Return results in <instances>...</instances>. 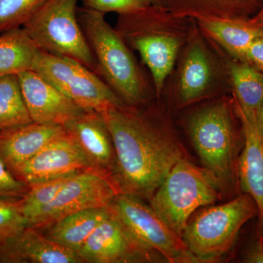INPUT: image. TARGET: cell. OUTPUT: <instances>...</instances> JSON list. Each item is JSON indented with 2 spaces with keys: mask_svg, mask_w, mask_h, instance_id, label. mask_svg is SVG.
Returning <instances> with one entry per match:
<instances>
[{
  "mask_svg": "<svg viewBox=\"0 0 263 263\" xmlns=\"http://www.w3.org/2000/svg\"><path fill=\"white\" fill-rule=\"evenodd\" d=\"M0 262L8 263H84L75 251L59 245L27 227L0 245Z\"/></svg>",
  "mask_w": 263,
  "mask_h": 263,
  "instance_id": "obj_17",
  "label": "cell"
},
{
  "mask_svg": "<svg viewBox=\"0 0 263 263\" xmlns=\"http://www.w3.org/2000/svg\"><path fill=\"white\" fill-rule=\"evenodd\" d=\"M45 0H0V33L21 27Z\"/></svg>",
  "mask_w": 263,
  "mask_h": 263,
  "instance_id": "obj_26",
  "label": "cell"
},
{
  "mask_svg": "<svg viewBox=\"0 0 263 263\" xmlns=\"http://www.w3.org/2000/svg\"><path fill=\"white\" fill-rule=\"evenodd\" d=\"M228 63L235 103L246 117L257 123L263 103V72L230 57Z\"/></svg>",
  "mask_w": 263,
  "mask_h": 263,
  "instance_id": "obj_22",
  "label": "cell"
},
{
  "mask_svg": "<svg viewBox=\"0 0 263 263\" xmlns=\"http://www.w3.org/2000/svg\"><path fill=\"white\" fill-rule=\"evenodd\" d=\"M32 70L84 110L102 114L111 107L125 104L96 72L73 59L39 50Z\"/></svg>",
  "mask_w": 263,
  "mask_h": 263,
  "instance_id": "obj_9",
  "label": "cell"
},
{
  "mask_svg": "<svg viewBox=\"0 0 263 263\" xmlns=\"http://www.w3.org/2000/svg\"><path fill=\"white\" fill-rule=\"evenodd\" d=\"M17 76L33 122L65 126L86 110L35 71H25Z\"/></svg>",
  "mask_w": 263,
  "mask_h": 263,
  "instance_id": "obj_14",
  "label": "cell"
},
{
  "mask_svg": "<svg viewBox=\"0 0 263 263\" xmlns=\"http://www.w3.org/2000/svg\"><path fill=\"white\" fill-rule=\"evenodd\" d=\"M79 0H45L23 29L41 51L69 57L98 72V67L78 17Z\"/></svg>",
  "mask_w": 263,
  "mask_h": 263,
  "instance_id": "obj_8",
  "label": "cell"
},
{
  "mask_svg": "<svg viewBox=\"0 0 263 263\" xmlns=\"http://www.w3.org/2000/svg\"><path fill=\"white\" fill-rule=\"evenodd\" d=\"M64 127L82 151L91 168L111 176L115 148L103 116L95 110H85Z\"/></svg>",
  "mask_w": 263,
  "mask_h": 263,
  "instance_id": "obj_15",
  "label": "cell"
},
{
  "mask_svg": "<svg viewBox=\"0 0 263 263\" xmlns=\"http://www.w3.org/2000/svg\"><path fill=\"white\" fill-rule=\"evenodd\" d=\"M235 105L245 135V145L238 159V184L242 193L249 194L257 205V238L263 235V135L257 122L246 117L235 102Z\"/></svg>",
  "mask_w": 263,
  "mask_h": 263,
  "instance_id": "obj_16",
  "label": "cell"
},
{
  "mask_svg": "<svg viewBox=\"0 0 263 263\" xmlns=\"http://www.w3.org/2000/svg\"><path fill=\"white\" fill-rule=\"evenodd\" d=\"M257 127L261 134L263 135V103L259 110L258 119H257Z\"/></svg>",
  "mask_w": 263,
  "mask_h": 263,
  "instance_id": "obj_33",
  "label": "cell"
},
{
  "mask_svg": "<svg viewBox=\"0 0 263 263\" xmlns=\"http://www.w3.org/2000/svg\"><path fill=\"white\" fill-rule=\"evenodd\" d=\"M86 8L103 13L115 12L127 14L141 9L147 5L143 0H83Z\"/></svg>",
  "mask_w": 263,
  "mask_h": 263,
  "instance_id": "obj_28",
  "label": "cell"
},
{
  "mask_svg": "<svg viewBox=\"0 0 263 263\" xmlns=\"http://www.w3.org/2000/svg\"><path fill=\"white\" fill-rule=\"evenodd\" d=\"M119 194L110 175L87 169L72 176L55 198L29 222V228H46L74 213L107 207Z\"/></svg>",
  "mask_w": 263,
  "mask_h": 263,
  "instance_id": "obj_11",
  "label": "cell"
},
{
  "mask_svg": "<svg viewBox=\"0 0 263 263\" xmlns=\"http://www.w3.org/2000/svg\"><path fill=\"white\" fill-rule=\"evenodd\" d=\"M78 17L105 83L128 105H144L148 83L127 43L105 18V13L78 8Z\"/></svg>",
  "mask_w": 263,
  "mask_h": 263,
  "instance_id": "obj_4",
  "label": "cell"
},
{
  "mask_svg": "<svg viewBox=\"0 0 263 263\" xmlns=\"http://www.w3.org/2000/svg\"><path fill=\"white\" fill-rule=\"evenodd\" d=\"M246 63L263 72V34L251 45L247 52Z\"/></svg>",
  "mask_w": 263,
  "mask_h": 263,
  "instance_id": "obj_30",
  "label": "cell"
},
{
  "mask_svg": "<svg viewBox=\"0 0 263 263\" xmlns=\"http://www.w3.org/2000/svg\"><path fill=\"white\" fill-rule=\"evenodd\" d=\"M38 51L23 27L0 33V77L32 70Z\"/></svg>",
  "mask_w": 263,
  "mask_h": 263,
  "instance_id": "obj_23",
  "label": "cell"
},
{
  "mask_svg": "<svg viewBox=\"0 0 263 263\" xmlns=\"http://www.w3.org/2000/svg\"><path fill=\"white\" fill-rule=\"evenodd\" d=\"M147 5H156L157 0H143Z\"/></svg>",
  "mask_w": 263,
  "mask_h": 263,
  "instance_id": "obj_34",
  "label": "cell"
},
{
  "mask_svg": "<svg viewBox=\"0 0 263 263\" xmlns=\"http://www.w3.org/2000/svg\"><path fill=\"white\" fill-rule=\"evenodd\" d=\"M127 104L100 114L111 135L116 162L112 179L119 194L149 200L187 152L164 109Z\"/></svg>",
  "mask_w": 263,
  "mask_h": 263,
  "instance_id": "obj_1",
  "label": "cell"
},
{
  "mask_svg": "<svg viewBox=\"0 0 263 263\" xmlns=\"http://www.w3.org/2000/svg\"><path fill=\"white\" fill-rule=\"evenodd\" d=\"M77 253L84 263L166 262L160 254L138 239L113 211Z\"/></svg>",
  "mask_w": 263,
  "mask_h": 263,
  "instance_id": "obj_12",
  "label": "cell"
},
{
  "mask_svg": "<svg viewBox=\"0 0 263 263\" xmlns=\"http://www.w3.org/2000/svg\"><path fill=\"white\" fill-rule=\"evenodd\" d=\"M257 240H258V242L259 243H260V245H262L263 247V235H261L259 238H257Z\"/></svg>",
  "mask_w": 263,
  "mask_h": 263,
  "instance_id": "obj_35",
  "label": "cell"
},
{
  "mask_svg": "<svg viewBox=\"0 0 263 263\" xmlns=\"http://www.w3.org/2000/svg\"><path fill=\"white\" fill-rule=\"evenodd\" d=\"M111 214L110 205L74 213L44 228H47L44 235L77 252L95 229Z\"/></svg>",
  "mask_w": 263,
  "mask_h": 263,
  "instance_id": "obj_21",
  "label": "cell"
},
{
  "mask_svg": "<svg viewBox=\"0 0 263 263\" xmlns=\"http://www.w3.org/2000/svg\"><path fill=\"white\" fill-rule=\"evenodd\" d=\"M76 174L41 181L29 186L28 192L20 199L21 210L27 221V227L38 213L55 198L66 182Z\"/></svg>",
  "mask_w": 263,
  "mask_h": 263,
  "instance_id": "obj_25",
  "label": "cell"
},
{
  "mask_svg": "<svg viewBox=\"0 0 263 263\" xmlns=\"http://www.w3.org/2000/svg\"><path fill=\"white\" fill-rule=\"evenodd\" d=\"M67 133L59 124L32 122L0 130V158L13 172L43 147Z\"/></svg>",
  "mask_w": 263,
  "mask_h": 263,
  "instance_id": "obj_18",
  "label": "cell"
},
{
  "mask_svg": "<svg viewBox=\"0 0 263 263\" xmlns=\"http://www.w3.org/2000/svg\"><path fill=\"white\" fill-rule=\"evenodd\" d=\"M187 128L202 163L219 180L224 193L239 188L238 164L245 135L233 95L202 104L190 115Z\"/></svg>",
  "mask_w": 263,
  "mask_h": 263,
  "instance_id": "obj_3",
  "label": "cell"
},
{
  "mask_svg": "<svg viewBox=\"0 0 263 263\" xmlns=\"http://www.w3.org/2000/svg\"><path fill=\"white\" fill-rule=\"evenodd\" d=\"M92 169L72 137L65 134L52 140L13 172L27 186Z\"/></svg>",
  "mask_w": 263,
  "mask_h": 263,
  "instance_id": "obj_13",
  "label": "cell"
},
{
  "mask_svg": "<svg viewBox=\"0 0 263 263\" xmlns=\"http://www.w3.org/2000/svg\"><path fill=\"white\" fill-rule=\"evenodd\" d=\"M224 188L215 175L190 158L177 162L151 197L150 206L179 236L194 213L214 205Z\"/></svg>",
  "mask_w": 263,
  "mask_h": 263,
  "instance_id": "obj_6",
  "label": "cell"
},
{
  "mask_svg": "<svg viewBox=\"0 0 263 263\" xmlns=\"http://www.w3.org/2000/svg\"><path fill=\"white\" fill-rule=\"evenodd\" d=\"M243 262L249 263H263V247L258 240L246 252Z\"/></svg>",
  "mask_w": 263,
  "mask_h": 263,
  "instance_id": "obj_31",
  "label": "cell"
},
{
  "mask_svg": "<svg viewBox=\"0 0 263 263\" xmlns=\"http://www.w3.org/2000/svg\"><path fill=\"white\" fill-rule=\"evenodd\" d=\"M28 190L29 186L16 179L0 158V198H22Z\"/></svg>",
  "mask_w": 263,
  "mask_h": 263,
  "instance_id": "obj_29",
  "label": "cell"
},
{
  "mask_svg": "<svg viewBox=\"0 0 263 263\" xmlns=\"http://www.w3.org/2000/svg\"><path fill=\"white\" fill-rule=\"evenodd\" d=\"M110 209L138 239L160 254L170 263H200L182 238L173 231L144 200L118 194Z\"/></svg>",
  "mask_w": 263,
  "mask_h": 263,
  "instance_id": "obj_10",
  "label": "cell"
},
{
  "mask_svg": "<svg viewBox=\"0 0 263 263\" xmlns=\"http://www.w3.org/2000/svg\"><path fill=\"white\" fill-rule=\"evenodd\" d=\"M197 27L195 19L176 16L159 5H146L119 15L115 29L128 46L141 55L160 99L181 50Z\"/></svg>",
  "mask_w": 263,
  "mask_h": 263,
  "instance_id": "obj_2",
  "label": "cell"
},
{
  "mask_svg": "<svg viewBox=\"0 0 263 263\" xmlns=\"http://www.w3.org/2000/svg\"><path fill=\"white\" fill-rule=\"evenodd\" d=\"M195 21L202 32L230 58L245 63L251 45L263 34L262 27L254 24L251 18H202Z\"/></svg>",
  "mask_w": 263,
  "mask_h": 263,
  "instance_id": "obj_19",
  "label": "cell"
},
{
  "mask_svg": "<svg viewBox=\"0 0 263 263\" xmlns=\"http://www.w3.org/2000/svg\"><path fill=\"white\" fill-rule=\"evenodd\" d=\"M20 199L0 198V245L27 227L21 210Z\"/></svg>",
  "mask_w": 263,
  "mask_h": 263,
  "instance_id": "obj_27",
  "label": "cell"
},
{
  "mask_svg": "<svg viewBox=\"0 0 263 263\" xmlns=\"http://www.w3.org/2000/svg\"><path fill=\"white\" fill-rule=\"evenodd\" d=\"M32 122L18 76L0 77V130Z\"/></svg>",
  "mask_w": 263,
  "mask_h": 263,
  "instance_id": "obj_24",
  "label": "cell"
},
{
  "mask_svg": "<svg viewBox=\"0 0 263 263\" xmlns=\"http://www.w3.org/2000/svg\"><path fill=\"white\" fill-rule=\"evenodd\" d=\"M176 16L202 18L249 19L258 13L263 0H157Z\"/></svg>",
  "mask_w": 263,
  "mask_h": 263,
  "instance_id": "obj_20",
  "label": "cell"
},
{
  "mask_svg": "<svg viewBox=\"0 0 263 263\" xmlns=\"http://www.w3.org/2000/svg\"><path fill=\"white\" fill-rule=\"evenodd\" d=\"M228 57L197 25L178 58L172 86L175 108H183L231 91Z\"/></svg>",
  "mask_w": 263,
  "mask_h": 263,
  "instance_id": "obj_5",
  "label": "cell"
},
{
  "mask_svg": "<svg viewBox=\"0 0 263 263\" xmlns=\"http://www.w3.org/2000/svg\"><path fill=\"white\" fill-rule=\"evenodd\" d=\"M251 21L256 25L263 28V5L261 9L259 10L258 13L251 18Z\"/></svg>",
  "mask_w": 263,
  "mask_h": 263,
  "instance_id": "obj_32",
  "label": "cell"
},
{
  "mask_svg": "<svg viewBox=\"0 0 263 263\" xmlns=\"http://www.w3.org/2000/svg\"><path fill=\"white\" fill-rule=\"evenodd\" d=\"M256 214L253 198L242 193L226 203L199 209L188 221L181 238L199 262H216L233 247L242 227Z\"/></svg>",
  "mask_w": 263,
  "mask_h": 263,
  "instance_id": "obj_7",
  "label": "cell"
}]
</instances>
